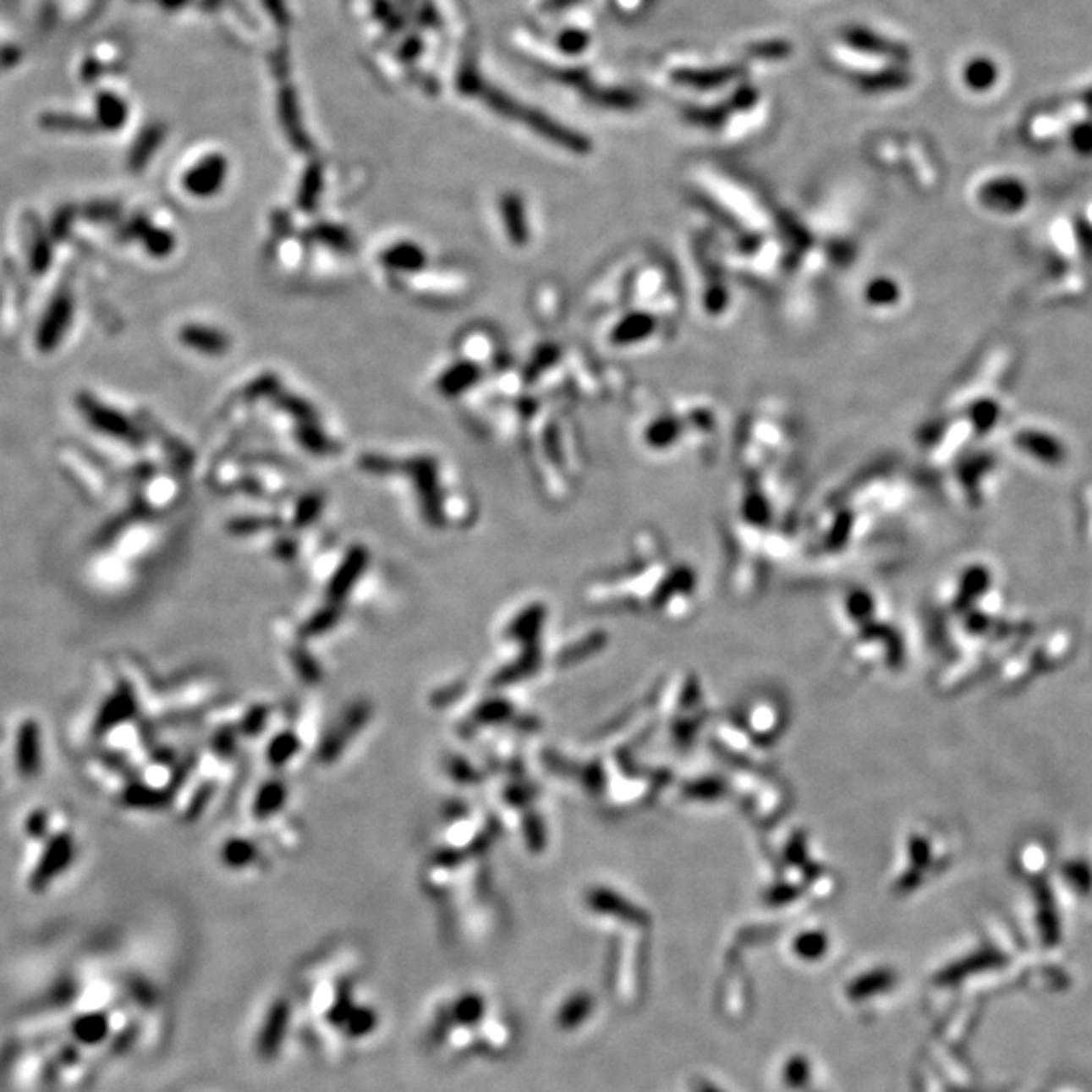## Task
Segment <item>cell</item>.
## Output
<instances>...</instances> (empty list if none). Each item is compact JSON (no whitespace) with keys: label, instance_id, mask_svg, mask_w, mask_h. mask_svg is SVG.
<instances>
[{"label":"cell","instance_id":"6da1fadb","mask_svg":"<svg viewBox=\"0 0 1092 1092\" xmlns=\"http://www.w3.org/2000/svg\"><path fill=\"white\" fill-rule=\"evenodd\" d=\"M225 162L221 158H209L193 168L184 178V189L195 196H211L221 189L225 180Z\"/></svg>","mask_w":1092,"mask_h":1092},{"label":"cell","instance_id":"7a4b0ae2","mask_svg":"<svg viewBox=\"0 0 1092 1092\" xmlns=\"http://www.w3.org/2000/svg\"><path fill=\"white\" fill-rule=\"evenodd\" d=\"M288 1019H289V1007L286 1001H277L276 1006L269 1009V1016L263 1023V1029L260 1034V1054L263 1058H272L273 1054L277 1052L279 1046H282V1040L286 1036L288 1029Z\"/></svg>","mask_w":1092,"mask_h":1092},{"label":"cell","instance_id":"3957f363","mask_svg":"<svg viewBox=\"0 0 1092 1092\" xmlns=\"http://www.w3.org/2000/svg\"><path fill=\"white\" fill-rule=\"evenodd\" d=\"M39 759H41L39 728L33 721H27L20 724L19 738H17V760H19L20 773L27 775V777L37 773Z\"/></svg>","mask_w":1092,"mask_h":1092},{"label":"cell","instance_id":"277c9868","mask_svg":"<svg viewBox=\"0 0 1092 1092\" xmlns=\"http://www.w3.org/2000/svg\"><path fill=\"white\" fill-rule=\"evenodd\" d=\"M382 263L391 269L415 272V269L423 267L425 255H423V251L419 250L417 245H411V243H398V245L391 247V250L382 255Z\"/></svg>","mask_w":1092,"mask_h":1092},{"label":"cell","instance_id":"5b68a950","mask_svg":"<svg viewBox=\"0 0 1092 1092\" xmlns=\"http://www.w3.org/2000/svg\"><path fill=\"white\" fill-rule=\"evenodd\" d=\"M183 340L193 348L206 352V354H221L227 350V338L211 328H200V326H189L183 330Z\"/></svg>","mask_w":1092,"mask_h":1092},{"label":"cell","instance_id":"8992f818","mask_svg":"<svg viewBox=\"0 0 1092 1092\" xmlns=\"http://www.w3.org/2000/svg\"><path fill=\"white\" fill-rule=\"evenodd\" d=\"M737 74H738L737 67H724V69H712V71H680V74L674 75V80L680 81V84L696 85V87H714L718 84H724V81H728Z\"/></svg>","mask_w":1092,"mask_h":1092},{"label":"cell","instance_id":"52a82bcc","mask_svg":"<svg viewBox=\"0 0 1092 1092\" xmlns=\"http://www.w3.org/2000/svg\"><path fill=\"white\" fill-rule=\"evenodd\" d=\"M474 379H475V369L472 365H468V362H464V365L453 366V369L445 372L442 379H439V389H442V392H445V395H455V392L468 389V387L474 382Z\"/></svg>","mask_w":1092,"mask_h":1092},{"label":"cell","instance_id":"ba28073f","mask_svg":"<svg viewBox=\"0 0 1092 1092\" xmlns=\"http://www.w3.org/2000/svg\"><path fill=\"white\" fill-rule=\"evenodd\" d=\"M346 1032L350 1036H366L376 1026V1016L366 1007H352L348 1018L344 1019Z\"/></svg>","mask_w":1092,"mask_h":1092},{"label":"cell","instance_id":"9c48e42d","mask_svg":"<svg viewBox=\"0 0 1092 1092\" xmlns=\"http://www.w3.org/2000/svg\"><path fill=\"white\" fill-rule=\"evenodd\" d=\"M481 1012H484V1001L475 996H465L453 1006V1016L462 1023H474L481 1018Z\"/></svg>","mask_w":1092,"mask_h":1092},{"label":"cell","instance_id":"30bf717a","mask_svg":"<svg viewBox=\"0 0 1092 1092\" xmlns=\"http://www.w3.org/2000/svg\"><path fill=\"white\" fill-rule=\"evenodd\" d=\"M587 45H589V37L584 33H581V30H567V33L561 37V47L567 51V53H581Z\"/></svg>","mask_w":1092,"mask_h":1092},{"label":"cell","instance_id":"8fae6325","mask_svg":"<svg viewBox=\"0 0 1092 1092\" xmlns=\"http://www.w3.org/2000/svg\"><path fill=\"white\" fill-rule=\"evenodd\" d=\"M789 49H791V47L787 43H781V41H773V43L753 47V49H750V53H755L757 57H763V59H779V57H783V55L789 53Z\"/></svg>","mask_w":1092,"mask_h":1092},{"label":"cell","instance_id":"7c38bea8","mask_svg":"<svg viewBox=\"0 0 1092 1092\" xmlns=\"http://www.w3.org/2000/svg\"><path fill=\"white\" fill-rule=\"evenodd\" d=\"M318 190H320V180L318 174H310L306 178V186L302 189V195H299V200H302V206H310L314 205V200L318 199Z\"/></svg>","mask_w":1092,"mask_h":1092}]
</instances>
